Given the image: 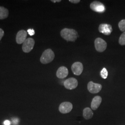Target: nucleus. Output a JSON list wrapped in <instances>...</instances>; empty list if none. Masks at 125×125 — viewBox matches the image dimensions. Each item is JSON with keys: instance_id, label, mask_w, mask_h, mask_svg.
<instances>
[{"instance_id": "5", "label": "nucleus", "mask_w": 125, "mask_h": 125, "mask_svg": "<svg viewBox=\"0 0 125 125\" xmlns=\"http://www.w3.org/2000/svg\"><path fill=\"white\" fill-rule=\"evenodd\" d=\"M90 7L93 11L99 13H103L106 10L104 5L98 1L92 2L90 5Z\"/></svg>"}, {"instance_id": "6", "label": "nucleus", "mask_w": 125, "mask_h": 125, "mask_svg": "<svg viewBox=\"0 0 125 125\" xmlns=\"http://www.w3.org/2000/svg\"><path fill=\"white\" fill-rule=\"evenodd\" d=\"M73 108V105L72 103L65 102L61 103L59 106V111L63 114H68L71 112Z\"/></svg>"}, {"instance_id": "3", "label": "nucleus", "mask_w": 125, "mask_h": 125, "mask_svg": "<svg viewBox=\"0 0 125 125\" xmlns=\"http://www.w3.org/2000/svg\"><path fill=\"white\" fill-rule=\"evenodd\" d=\"M35 45V41L32 38H28L23 43V51L25 53H28L33 49Z\"/></svg>"}, {"instance_id": "16", "label": "nucleus", "mask_w": 125, "mask_h": 125, "mask_svg": "<svg viewBox=\"0 0 125 125\" xmlns=\"http://www.w3.org/2000/svg\"><path fill=\"white\" fill-rule=\"evenodd\" d=\"M118 26L121 31L124 32L125 31V20L121 21L118 24Z\"/></svg>"}, {"instance_id": "9", "label": "nucleus", "mask_w": 125, "mask_h": 125, "mask_svg": "<svg viewBox=\"0 0 125 125\" xmlns=\"http://www.w3.org/2000/svg\"><path fill=\"white\" fill-rule=\"evenodd\" d=\"M83 64L79 62H74L72 66V70L74 74L76 76H79L83 71Z\"/></svg>"}, {"instance_id": "4", "label": "nucleus", "mask_w": 125, "mask_h": 125, "mask_svg": "<svg viewBox=\"0 0 125 125\" xmlns=\"http://www.w3.org/2000/svg\"><path fill=\"white\" fill-rule=\"evenodd\" d=\"M94 46L96 50L101 52L106 49L107 44L105 40L101 38H98L94 41Z\"/></svg>"}, {"instance_id": "14", "label": "nucleus", "mask_w": 125, "mask_h": 125, "mask_svg": "<svg viewBox=\"0 0 125 125\" xmlns=\"http://www.w3.org/2000/svg\"><path fill=\"white\" fill-rule=\"evenodd\" d=\"M83 117L85 120H89L91 119L94 115L92 110L89 107H86L83 110Z\"/></svg>"}, {"instance_id": "13", "label": "nucleus", "mask_w": 125, "mask_h": 125, "mask_svg": "<svg viewBox=\"0 0 125 125\" xmlns=\"http://www.w3.org/2000/svg\"><path fill=\"white\" fill-rule=\"evenodd\" d=\"M102 101V98L100 96H96L92 99L91 103V109L93 110H96L99 107Z\"/></svg>"}, {"instance_id": "10", "label": "nucleus", "mask_w": 125, "mask_h": 125, "mask_svg": "<svg viewBox=\"0 0 125 125\" xmlns=\"http://www.w3.org/2000/svg\"><path fill=\"white\" fill-rule=\"evenodd\" d=\"M99 31L104 35H109L113 31V29L112 26L109 24H102L99 27Z\"/></svg>"}, {"instance_id": "12", "label": "nucleus", "mask_w": 125, "mask_h": 125, "mask_svg": "<svg viewBox=\"0 0 125 125\" xmlns=\"http://www.w3.org/2000/svg\"><path fill=\"white\" fill-rule=\"evenodd\" d=\"M68 70L66 67L61 66L59 67L56 73V76L59 79L65 78L68 75Z\"/></svg>"}, {"instance_id": "7", "label": "nucleus", "mask_w": 125, "mask_h": 125, "mask_svg": "<svg viewBox=\"0 0 125 125\" xmlns=\"http://www.w3.org/2000/svg\"><path fill=\"white\" fill-rule=\"evenodd\" d=\"M78 81L76 78L71 77L64 81L63 85L66 89L70 90L75 89L78 86Z\"/></svg>"}, {"instance_id": "2", "label": "nucleus", "mask_w": 125, "mask_h": 125, "mask_svg": "<svg viewBox=\"0 0 125 125\" xmlns=\"http://www.w3.org/2000/svg\"><path fill=\"white\" fill-rule=\"evenodd\" d=\"M55 58V54L52 50L48 49L45 50L42 54L40 61L43 64H47L52 62Z\"/></svg>"}, {"instance_id": "11", "label": "nucleus", "mask_w": 125, "mask_h": 125, "mask_svg": "<svg viewBox=\"0 0 125 125\" xmlns=\"http://www.w3.org/2000/svg\"><path fill=\"white\" fill-rule=\"evenodd\" d=\"M27 31L24 30H21L18 31L16 37V43L18 44H23L25 41L26 40L27 37Z\"/></svg>"}, {"instance_id": "20", "label": "nucleus", "mask_w": 125, "mask_h": 125, "mask_svg": "<svg viewBox=\"0 0 125 125\" xmlns=\"http://www.w3.org/2000/svg\"><path fill=\"white\" fill-rule=\"evenodd\" d=\"M4 31L1 28H0V41L4 36Z\"/></svg>"}, {"instance_id": "23", "label": "nucleus", "mask_w": 125, "mask_h": 125, "mask_svg": "<svg viewBox=\"0 0 125 125\" xmlns=\"http://www.w3.org/2000/svg\"><path fill=\"white\" fill-rule=\"evenodd\" d=\"M61 0H51V1H52V2H60Z\"/></svg>"}, {"instance_id": "17", "label": "nucleus", "mask_w": 125, "mask_h": 125, "mask_svg": "<svg viewBox=\"0 0 125 125\" xmlns=\"http://www.w3.org/2000/svg\"><path fill=\"white\" fill-rule=\"evenodd\" d=\"M119 43L121 45H125V31L121 34L119 40Z\"/></svg>"}, {"instance_id": "15", "label": "nucleus", "mask_w": 125, "mask_h": 125, "mask_svg": "<svg viewBox=\"0 0 125 125\" xmlns=\"http://www.w3.org/2000/svg\"><path fill=\"white\" fill-rule=\"evenodd\" d=\"M9 14L8 9L2 6H0V20L8 18Z\"/></svg>"}, {"instance_id": "1", "label": "nucleus", "mask_w": 125, "mask_h": 125, "mask_svg": "<svg viewBox=\"0 0 125 125\" xmlns=\"http://www.w3.org/2000/svg\"><path fill=\"white\" fill-rule=\"evenodd\" d=\"M60 35L62 38L67 41H75L78 36V33L75 30L69 28H64L60 32Z\"/></svg>"}, {"instance_id": "22", "label": "nucleus", "mask_w": 125, "mask_h": 125, "mask_svg": "<svg viewBox=\"0 0 125 125\" xmlns=\"http://www.w3.org/2000/svg\"><path fill=\"white\" fill-rule=\"evenodd\" d=\"M11 122L9 121H5L4 122L5 125H10Z\"/></svg>"}, {"instance_id": "19", "label": "nucleus", "mask_w": 125, "mask_h": 125, "mask_svg": "<svg viewBox=\"0 0 125 125\" xmlns=\"http://www.w3.org/2000/svg\"><path fill=\"white\" fill-rule=\"evenodd\" d=\"M27 32L30 36H32L35 34V31H34V29H28L27 30Z\"/></svg>"}, {"instance_id": "18", "label": "nucleus", "mask_w": 125, "mask_h": 125, "mask_svg": "<svg viewBox=\"0 0 125 125\" xmlns=\"http://www.w3.org/2000/svg\"><path fill=\"white\" fill-rule=\"evenodd\" d=\"M100 75L103 79H106L108 76V72L105 68H103L100 72Z\"/></svg>"}, {"instance_id": "21", "label": "nucleus", "mask_w": 125, "mask_h": 125, "mask_svg": "<svg viewBox=\"0 0 125 125\" xmlns=\"http://www.w3.org/2000/svg\"><path fill=\"white\" fill-rule=\"evenodd\" d=\"M69 1L73 3H79L80 1V0H70Z\"/></svg>"}, {"instance_id": "8", "label": "nucleus", "mask_w": 125, "mask_h": 125, "mask_svg": "<svg viewBox=\"0 0 125 125\" xmlns=\"http://www.w3.org/2000/svg\"><path fill=\"white\" fill-rule=\"evenodd\" d=\"M102 89V85L99 83H94L90 81L88 84V89L90 93L92 94H96L99 93Z\"/></svg>"}]
</instances>
